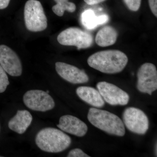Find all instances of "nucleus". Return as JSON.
Here are the masks:
<instances>
[{"mask_svg":"<svg viewBox=\"0 0 157 157\" xmlns=\"http://www.w3.org/2000/svg\"><path fill=\"white\" fill-rule=\"evenodd\" d=\"M126 55L118 50L98 52L89 57L87 63L91 67L107 74L121 72L128 64Z\"/></svg>","mask_w":157,"mask_h":157,"instance_id":"f257e3e1","label":"nucleus"},{"mask_svg":"<svg viewBox=\"0 0 157 157\" xmlns=\"http://www.w3.org/2000/svg\"><path fill=\"white\" fill-rule=\"evenodd\" d=\"M37 146L43 151L59 153L65 151L71 145V138L63 132L53 128L42 129L36 135Z\"/></svg>","mask_w":157,"mask_h":157,"instance_id":"f03ea898","label":"nucleus"},{"mask_svg":"<svg viewBox=\"0 0 157 157\" xmlns=\"http://www.w3.org/2000/svg\"><path fill=\"white\" fill-rule=\"evenodd\" d=\"M87 118L94 126L110 135L123 137L125 134L123 122L112 113L92 107L89 110Z\"/></svg>","mask_w":157,"mask_h":157,"instance_id":"7ed1b4c3","label":"nucleus"},{"mask_svg":"<svg viewBox=\"0 0 157 157\" xmlns=\"http://www.w3.org/2000/svg\"><path fill=\"white\" fill-rule=\"evenodd\" d=\"M24 19L26 27L31 32H41L47 28V17L42 4L37 0H29L25 3Z\"/></svg>","mask_w":157,"mask_h":157,"instance_id":"20e7f679","label":"nucleus"},{"mask_svg":"<svg viewBox=\"0 0 157 157\" xmlns=\"http://www.w3.org/2000/svg\"><path fill=\"white\" fill-rule=\"evenodd\" d=\"M61 45L74 46L78 49L89 48L93 43L91 34L77 27H70L62 31L57 37Z\"/></svg>","mask_w":157,"mask_h":157,"instance_id":"39448f33","label":"nucleus"},{"mask_svg":"<svg viewBox=\"0 0 157 157\" xmlns=\"http://www.w3.org/2000/svg\"><path fill=\"white\" fill-rule=\"evenodd\" d=\"M123 123L130 132L143 135L148 130L149 120L145 113L141 109L134 107H128L123 114Z\"/></svg>","mask_w":157,"mask_h":157,"instance_id":"423d86ee","label":"nucleus"},{"mask_svg":"<svg viewBox=\"0 0 157 157\" xmlns=\"http://www.w3.org/2000/svg\"><path fill=\"white\" fill-rule=\"evenodd\" d=\"M23 100L25 106L34 111L45 112L53 109L55 106L51 96L41 90H30L26 92Z\"/></svg>","mask_w":157,"mask_h":157,"instance_id":"0eeeda50","label":"nucleus"},{"mask_svg":"<svg viewBox=\"0 0 157 157\" xmlns=\"http://www.w3.org/2000/svg\"><path fill=\"white\" fill-rule=\"evenodd\" d=\"M137 90L140 92L151 95L157 89V71L153 64L145 63L140 66L137 73Z\"/></svg>","mask_w":157,"mask_h":157,"instance_id":"6e6552de","label":"nucleus"},{"mask_svg":"<svg viewBox=\"0 0 157 157\" xmlns=\"http://www.w3.org/2000/svg\"><path fill=\"white\" fill-rule=\"evenodd\" d=\"M97 87L103 99L112 106L127 105L130 97L128 93L115 85L107 82H100Z\"/></svg>","mask_w":157,"mask_h":157,"instance_id":"1a4fd4ad","label":"nucleus"},{"mask_svg":"<svg viewBox=\"0 0 157 157\" xmlns=\"http://www.w3.org/2000/svg\"><path fill=\"white\" fill-rule=\"evenodd\" d=\"M0 65L10 76H19L22 74L20 59L16 52L6 45H0Z\"/></svg>","mask_w":157,"mask_h":157,"instance_id":"9d476101","label":"nucleus"},{"mask_svg":"<svg viewBox=\"0 0 157 157\" xmlns=\"http://www.w3.org/2000/svg\"><path fill=\"white\" fill-rule=\"evenodd\" d=\"M55 66L58 74L68 82L73 84H81L89 81V78L84 70L75 66L63 62H57Z\"/></svg>","mask_w":157,"mask_h":157,"instance_id":"9b49d317","label":"nucleus"},{"mask_svg":"<svg viewBox=\"0 0 157 157\" xmlns=\"http://www.w3.org/2000/svg\"><path fill=\"white\" fill-rule=\"evenodd\" d=\"M57 126L64 132L79 137L84 136L88 131L86 124L76 117L70 115L60 117Z\"/></svg>","mask_w":157,"mask_h":157,"instance_id":"f8f14e48","label":"nucleus"},{"mask_svg":"<svg viewBox=\"0 0 157 157\" xmlns=\"http://www.w3.org/2000/svg\"><path fill=\"white\" fill-rule=\"evenodd\" d=\"M33 118L30 113L26 110H18L16 115L9 121V129L21 135L24 134L30 125Z\"/></svg>","mask_w":157,"mask_h":157,"instance_id":"ddd939ff","label":"nucleus"},{"mask_svg":"<svg viewBox=\"0 0 157 157\" xmlns=\"http://www.w3.org/2000/svg\"><path fill=\"white\" fill-rule=\"evenodd\" d=\"M77 95L82 101L96 107H104V100L99 91L90 86H82L77 88L76 90Z\"/></svg>","mask_w":157,"mask_h":157,"instance_id":"4468645a","label":"nucleus"},{"mask_svg":"<svg viewBox=\"0 0 157 157\" xmlns=\"http://www.w3.org/2000/svg\"><path fill=\"white\" fill-rule=\"evenodd\" d=\"M117 31L110 26H106L101 29L96 35L95 41L101 47H107L115 44L117 40Z\"/></svg>","mask_w":157,"mask_h":157,"instance_id":"2eb2a0df","label":"nucleus"},{"mask_svg":"<svg viewBox=\"0 0 157 157\" xmlns=\"http://www.w3.org/2000/svg\"><path fill=\"white\" fill-rule=\"evenodd\" d=\"M108 20L109 17L107 15L97 16L92 10H86L82 14V23L88 29H94L98 26L106 23Z\"/></svg>","mask_w":157,"mask_h":157,"instance_id":"dca6fc26","label":"nucleus"},{"mask_svg":"<svg viewBox=\"0 0 157 157\" xmlns=\"http://www.w3.org/2000/svg\"><path fill=\"white\" fill-rule=\"evenodd\" d=\"M56 4L52 8V11L57 16L62 17L65 11L73 13L76 10L74 3L69 2L68 0H54Z\"/></svg>","mask_w":157,"mask_h":157,"instance_id":"f3484780","label":"nucleus"},{"mask_svg":"<svg viewBox=\"0 0 157 157\" xmlns=\"http://www.w3.org/2000/svg\"><path fill=\"white\" fill-rule=\"evenodd\" d=\"M9 78L5 70L0 65V93L4 92L9 85Z\"/></svg>","mask_w":157,"mask_h":157,"instance_id":"a211bd4d","label":"nucleus"},{"mask_svg":"<svg viewBox=\"0 0 157 157\" xmlns=\"http://www.w3.org/2000/svg\"><path fill=\"white\" fill-rule=\"evenodd\" d=\"M123 1L128 9L131 11H137L140 9L141 0H123Z\"/></svg>","mask_w":157,"mask_h":157,"instance_id":"6ab92c4d","label":"nucleus"},{"mask_svg":"<svg viewBox=\"0 0 157 157\" xmlns=\"http://www.w3.org/2000/svg\"><path fill=\"white\" fill-rule=\"evenodd\" d=\"M68 157H90L89 155L85 153L81 149L75 148L70 151L68 154Z\"/></svg>","mask_w":157,"mask_h":157,"instance_id":"aec40b11","label":"nucleus"},{"mask_svg":"<svg viewBox=\"0 0 157 157\" xmlns=\"http://www.w3.org/2000/svg\"><path fill=\"white\" fill-rule=\"evenodd\" d=\"M149 5L151 12L157 17V0H148Z\"/></svg>","mask_w":157,"mask_h":157,"instance_id":"412c9836","label":"nucleus"},{"mask_svg":"<svg viewBox=\"0 0 157 157\" xmlns=\"http://www.w3.org/2000/svg\"><path fill=\"white\" fill-rule=\"evenodd\" d=\"M106 0H84L85 2L90 6L97 5L99 3L103 2Z\"/></svg>","mask_w":157,"mask_h":157,"instance_id":"4be33fe9","label":"nucleus"},{"mask_svg":"<svg viewBox=\"0 0 157 157\" xmlns=\"http://www.w3.org/2000/svg\"><path fill=\"white\" fill-rule=\"evenodd\" d=\"M10 0H0V9H6L9 6Z\"/></svg>","mask_w":157,"mask_h":157,"instance_id":"5701e85b","label":"nucleus"},{"mask_svg":"<svg viewBox=\"0 0 157 157\" xmlns=\"http://www.w3.org/2000/svg\"><path fill=\"white\" fill-rule=\"evenodd\" d=\"M157 143H156V144H155V155L157 157Z\"/></svg>","mask_w":157,"mask_h":157,"instance_id":"b1692460","label":"nucleus"},{"mask_svg":"<svg viewBox=\"0 0 157 157\" xmlns=\"http://www.w3.org/2000/svg\"><path fill=\"white\" fill-rule=\"evenodd\" d=\"M46 93H48H48H49V91H48V90L46 91Z\"/></svg>","mask_w":157,"mask_h":157,"instance_id":"393cba45","label":"nucleus"},{"mask_svg":"<svg viewBox=\"0 0 157 157\" xmlns=\"http://www.w3.org/2000/svg\"><path fill=\"white\" fill-rule=\"evenodd\" d=\"M0 157H1V156H0Z\"/></svg>","mask_w":157,"mask_h":157,"instance_id":"a878e982","label":"nucleus"}]
</instances>
